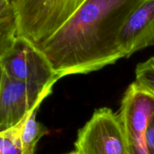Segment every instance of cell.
<instances>
[{
	"mask_svg": "<svg viewBox=\"0 0 154 154\" xmlns=\"http://www.w3.org/2000/svg\"><path fill=\"white\" fill-rule=\"evenodd\" d=\"M142 0H86L38 49L60 78L88 74L123 58L119 35Z\"/></svg>",
	"mask_w": 154,
	"mask_h": 154,
	"instance_id": "1",
	"label": "cell"
},
{
	"mask_svg": "<svg viewBox=\"0 0 154 154\" xmlns=\"http://www.w3.org/2000/svg\"><path fill=\"white\" fill-rule=\"evenodd\" d=\"M86 0H11L17 38L38 48L51 38Z\"/></svg>",
	"mask_w": 154,
	"mask_h": 154,
	"instance_id": "2",
	"label": "cell"
},
{
	"mask_svg": "<svg viewBox=\"0 0 154 154\" xmlns=\"http://www.w3.org/2000/svg\"><path fill=\"white\" fill-rule=\"evenodd\" d=\"M77 154H128L127 140L118 115L108 108L96 110L79 129Z\"/></svg>",
	"mask_w": 154,
	"mask_h": 154,
	"instance_id": "3",
	"label": "cell"
},
{
	"mask_svg": "<svg viewBox=\"0 0 154 154\" xmlns=\"http://www.w3.org/2000/svg\"><path fill=\"white\" fill-rule=\"evenodd\" d=\"M3 72L10 78L42 89L52 88L60 77L46 56L35 45L17 38L13 49L1 62Z\"/></svg>",
	"mask_w": 154,
	"mask_h": 154,
	"instance_id": "4",
	"label": "cell"
},
{
	"mask_svg": "<svg viewBox=\"0 0 154 154\" xmlns=\"http://www.w3.org/2000/svg\"><path fill=\"white\" fill-rule=\"evenodd\" d=\"M154 114V95L135 82L126 90L118 114L123 125L128 154H150L146 141V130Z\"/></svg>",
	"mask_w": 154,
	"mask_h": 154,
	"instance_id": "5",
	"label": "cell"
},
{
	"mask_svg": "<svg viewBox=\"0 0 154 154\" xmlns=\"http://www.w3.org/2000/svg\"><path fill=\"white\" fill-rule=\"evenodd\" d=\"M52 88L42 89L10 78L3 72L0 86V133L17 126L38 108Z\"/></svg>",
	"mask_w": 154,
	"mask_h": 154,
	"instance_id": "6",
	"label": "cell"
},
{
	"mask_svg": "<svg viewBox=\"0 0 154 154\" xmlns=\"http://www.w3.org/2000/svg\"><path fill=\"white\" fill-rule=\"evenodd\" d=\"M124 57L154 45V0H142L130 14L119 35Z\"/></svg>",
	"mask_w": 154,
	"mask_h": 154,
	"instance_id": "7",
	"label": "cell"
},
{
	"mask_svg": "<svg viewBox=\"0 0 154 154\" xmlns=\"http://www.w3.org/2000/svg\"><path fill=\"white\" fill-rule=\"evenodd\" d=\"M17 39L11 0H0V63L11 51Z\"/></svg>",
	"mask_w": 154,
	"mask_h": 154,
	"instance_id": "8",
	"label": "cell"
},
{
	"mask_svg": "<svg viewBox=\"0 0 154 154\" xmlns=\"http://www.w3.org/2000/svg\"><path fill=\"white\" fill-rule=\"evenodd\" d=\"M38 108L29 113L17 125L18 139L23 154H34L38 141L48 132L47 128L36 119Z\"/></svg>",
	"mask_w": 154,
	"mask_h": 154,
	"instance_id": "9",
	"label": "cell"
},
{
	"mask_svg": "<svg viewBox=\"0 0 154 154\" xmlns=\"http://www.w3.org/2000/svg\"><path fill=\"white\" fill-rule=\"evenodd\" d=\"M135 82L154 95V57L137 65Z\"/></svg>",
	"mask_w": 154,
	"mask_h": 154,
	"instance_id": "10",
	"label": "cell"
},
{
	"mask_svg": "<svg viewBox=\"0 0 154 154\" xmlns=\"http://www.w3.org/2000/svg\"><path fill=\"white\" fill-rule=\"evenodd\" d=\"M0 154H23L18 139L17 126L0 133Z\"/></svg>",
	"mask_w": 154,
	"mask_h": 154,
	"instance_id": "11",
	"label": "cell"
},
{
	"mask_svg": "<svg viewBox=\"0 0 154 154\" xmlns=\"http://www.w3.org/2000/svg\"><path fill=\"white\" fill-rule=\"evenodd\" d=\"M146 141L150 154H154V114L151 117L147 130H146Z\"/></svg>",
	"mask_w": 154,
	"mask_h": 154,
	"instance_id": "12",
	"label": "cell"
},
{
	"mask_svg": "<svg viewBox=\"0 0 154 154\" xmlns=\"http://www.w3.org/2000/svg\"><path fill=\"white\" fill-rule=\"evenodd\" d=\"M2 77H3V69H2V67L1 63H0V86H1V83H2Z\"/></svg>",
	"mask_w": 154,
	"mask_h": 154,
	"instance_id": "13",
	"label": "cell"
},
{
	"mask_svg": "<svg viewBox=\"0 0 154 154\" xmlns=\"http://www.w3.org/2000/svg\"><path fill=\"white\" fill-rule=\"evenodd\" d=\"M67 154H77V153H75V151H73V152H71V153H67Z\"/></svg>",
	"mask_w": 154,
	"mask_h": 154,
	"instance_id": "14",
	"label": "cell"
}]
</instances>
